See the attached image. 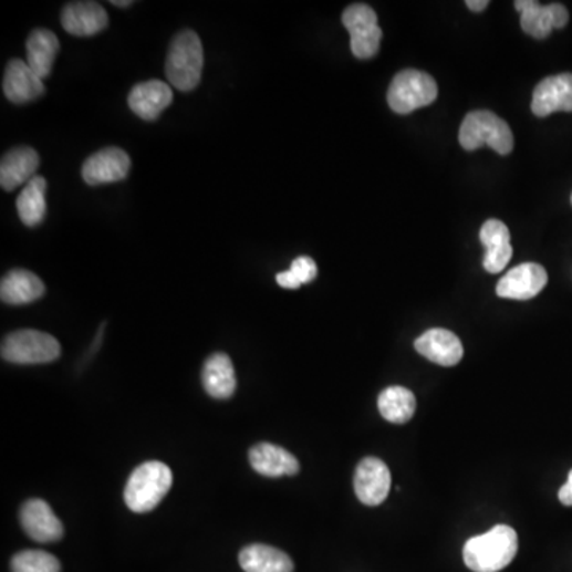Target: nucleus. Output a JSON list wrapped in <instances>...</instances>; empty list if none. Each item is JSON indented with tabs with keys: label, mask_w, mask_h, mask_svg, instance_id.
<instances>
[{
	"label": "nucleus",
	"mask_w": 572,
	"mask_h": 572,
	"mask_svg": "<svg viewBox=\"0 0 572 572\" xmlns=\"http://www.w3.org/2000/svg\"><path fill=\"white\" fill-rule=\"evenodd\" d=\"M277 283H279V285L282 288H287V290H297V288L301 287L290 271L280 272V274H277Z\"/></svg>",
	"instance_id": "c756f323"
},
{
	"label": "nucleus",
	"mask_w": 572,
	"mask_h": 572,
	"mask_svg": "<svg viewBox=\"0 0 572 572\" xmlns=\"http://www.w3.org/2000/svg\"><path fill=\"white\" fill-rule=\"evenodd\" d=\"M480 242L483 243L486 250L510 243L508 226L499 220H488L487 223L482 226V229H480Z\"/></svg>",
	"instance_id": "bb28decb"
},
{
	"label": "nucleus",
	"mask_w": 572,
	"mask_h": 572,
	"mask_svg": "<svg viewBox=\"0 0 572 572\" xmlns=\"http://www.w3.org/2000/svg\"><path fill=\"white\" fill-rule=\"evenodd\" d=\"M437 97V85L431 75L420 71H403L393 80L388 90V104L399 115H407L433 104Z\"/></svg>",
	"instance_id": "423d86ee"
},
{
	"label": "nucleus",
	"mask_w": 572,
	"mask_h": 572,
	"mask_svg": "<svg viewBox=\"0 0 572 572\" xmlns=\"http://www.w3.org/2000/svg\"><path fill=\"white\" fill-rule=\"evenodd\" d=\"M113 6H116V7H127V6H133V2H116V0H113Z\"/></svg>",
	"instance_id": "473e14b6"
},
{
	"label": "nucleus",
	"mask_w": 572,
	"mask_h": 572,
	"mask_svg": "<svg viewBox=\"0 0 572 572\" xmlns=\"http://www.w3.org/2000/svg\"><path fill=\"white\" fill-rule=\"evenodd\" d=\"M355 493L366 506H378L388 497L392 472L378 458H364L355 472Z\"/></svg>",
	"instance_id": "9b49d317"
},
{
	"label": "nucleus",
	"mask_w": 572,
	"mask_h": 572,
	"mask_svg": "<svg viewBox=\"0 0 572 572\" xmlns=\"http://www.w3.org/2000/svg\"><path fill=\"white\" fill-rule=\"evenodd\" d=\"M548 272L541 264L524 262L499 280L497 294L499 298L528 301L533 299L548 285Z\"/></svg>",
	"instance_id": "9d476101"
},
{
	"label": "nucleus",
	"mask_w": 572,
	"mask_h": 572,
	"mask_svg": "<svg viewBox=\"0 0 572 572\" xmlns=\"http://www.w3.org/2000/svg\"><path fill=\"white\" fill-rule=\"evenodd\" d=\"M513 249L510 243L506 246L495 247V249L486 250V257H483V268L490 274H499L505 271L506 266L509 264L510 258H512Z\"/></svg>",
	"instance_id": "cd10ccee"
},
{
	"label": "nucleus",
	"mask_w": 572,
	"mask_h": 572,
	"mask_svg": "<svg viewBox=\"0 0 572 572\" xmlns=\"http://www.w3.org/2000/svg\"><path fill=\"white\" fill-rule=\"evenodd\" d=\"M204 67V49L196 32L181 31L175 35L167 53L166 75L177 90H195L199 85Z\"/></svg>",
	"instance_id": "7ed1b4c3"
},
{
	"label": "nucleus",
	"mask_w": 572,
	"mask_h": 572,
	"mask_svg": "<svg viewBox=\"0 0 572 572\" xmlns=\"http://www.w3.org/2000/svg\"><path fill=\"white\" fill-rule=\"evenodd\" d=\"M40 158L35 149L17 147L7 152L0 163V185L6 191H13L28 185L35 177Z\"/></svg>",
	"instance_id": "a211bd4d"
},
{
	"label": "nucleus",
	"mask_w": 572,
	"mask_h": 572,
	"mask_svg": "<svg viewBox=\"0 0 572 572\" xmlns=\"http://www.w3.org/2000/svg\"><path fill=\"white\" fill-rule=\"evenodd\" d=\"M61 356V345L50 334L21 330L9 334L2 342V358L14 364L51 363Z\"/></svg>",
	"instance_id": "39448f33"
},
{
	"label": "nucleus",
	"mask_w": 572,
	"mask_h": 572,
	"mask_svg": "<svg viewBox=\"0 0 572 572\" xmlns=\"http://www.w3.org/2000/svg\"><path fill=\"white\" fill-rule=\"evenodd\" d=\"M12 572H61V563L49 552L24 550L13 557Z\"/></svg>",
	"instance_id": "a878e982"
},
{
	"label": "nucleus",
	"mask_w": 572,
	"mask_h": 572,
	"mask_svg": "<svg viewBox=\"0 0 572 572\" xmlns=\"http://www.w3.org/2000/svg\"><path fill=\"white\" fill-rule=\"evenodd\" d=\"M2 87L7 100L13 104L39 100L45 93L43 80L23 60H12L7 64Z\"/></svg>",
	"instance_id": "2eb2a0df"
},
{
	"label": "nucleus",
	"mask_w": 572,
	"mask_h": 572,
	"mask_svg": "<svg viewBox=\"0 0 572 572\" xmlns=\"http://www.w3.org/2000/svg\"><path fill=\"white\" fill-rule=\"evenodd\" d=\"M568 483L572 486V471L570 472V476H568Z\"/></svg>",
	"instance_id": "72a5a7b5"
},
{
	"label": "nucleus",
	"mask_w": 572,
	"mask_h": 572,
	"mask_svg": "<svg viewBox=\"0 0 572 572\" xmlns=\"http://www.w3.org/2000/svg\"><path fill=\"white\" fill-rule=\"evenodd\" d=\"M571 202H572V198H571Z\"/></svg>",
	"instance_id": "f704fd0d"
},
{
	"label": "nucleus",
	"mask_w": 572,
	"mask_h": 572,
	"mask_svg": "<svg viewBox=\"0 0 572 572\" xmlns=\"http://www.w3.org/2000/svg\"><path fill=\"white\" fill-rule=\"evenodd\" d=\"M290 272L298 280L299 285H304V283H311L312 280H315L319 269H316L315 261L312 258L299 257L291 264Z\"/></svg>",
	"instance_id": "c85d7f7f"
},
{
	"label": "nucleus",
	"mask_w": 572,
	"mask_h": 572,
	"mask_svg": "<svg viewBox=\"0 0 572 572\" xmlns=\"http://www.w3.org/2000/svg\"><path fill=\"white\" fill-rule=\"evenodd\" d=\"M46 180L40 175H35L24 188L21 189L17 199L18 215L29 228H34L42 223L46 215Z\"/></svg>",
	"instance_id": "b1692460"
},
{
	"label": "nucleus",
	"mask_w": 572,
	"mask_h": 572,
	"mask_svg": "<svg viewBox=\"0 0 572 572\" xmlns=\"http://www.w3.org/2000/svg\"><path fill=\"white\" fill-rule=\"evenodd\" d=\"M173 90L162 80L138 83L131 90L129 97H127L131 111L145 122L158 118L173 104Z\"/></svg>",
	"instance_id": "4468645a"
},
{
	"label": "nucleus",
	"mask_w": 572,
	"mask_h": 572,
	"mask_svg": "<svg viewBox=\"0 0 572 572\" xmlns=\"http://www.w3.org/2000/svg\"><path fill=\"white\" fill-rule=\"evenodd\" d=\"M417 401L414 393L404 386H389L378 396V410L392 424H407L414 417Z\"/></svg>",
	"instance_id": "393cba45"
},
{
	"label": "nucleus",
	"mask_w": 572,
	"mask_h": 572,
	"mask_svg": "<svg viewBox=\"0 0 572 572\" xmlns=\"http://www.w3.org/2000/svg\"><path fill=\"white\" fill-rule=\"evenodd\" d=\"M174 477L169 466L148 461L131 474L125 488V501L133 512H149L163 501L173 487Z\"/></svg>",
	"instance_id": "f03ea898"
},
{
	"label": "nucleus",
	"mask_w": 572,
	"mask_h": 572,
	"mask_svg": "<svg viewBox=\"0 0 572 572\" xmlns=\"http://www.w3.org/2000/svg\"><path fill=\"white\" fill-rule=\"evenodd\" d=\"M21 524H23L25 534L34 541L56 542L63 538L64 527L56 513L50 508L49 502L42 499H29L21 508Z\"/></svg>",
	"instance_id": "f8f14e48"
},
{
	"label": "nucleus",
	"mask_w": 572,
	"mask_h": 572,
	"mask_svg": "<svg viewBox=\"0 0 572 572\" xmlns=\"http://www.w3.org/2000/svg\"><path fill=\"white\" fill-rule=\"evenodd\" d=\"M239 563L246 572H293L294 564L282 550L253 544L240 552Z\"/></svg>",
	"instance_id": "5701e85b"
},
{
	"label": "nucleus",
	"mask_w": 572,
	"mask_h": 572,
	"mask_svg": "<svg viewBox=\"0 0 572 572\" xmlns=\"http://www.w3.org/2000/svg\"><path fill=\"white\" fill-rule=\"evenodd\" d=\"M202 384L215 399H228L235 395L237 378L232 361L226 353H215L204 364Z\"/></svg>",
	"instance_id": "aec40b11"
},
{
	"label": "nucleus",
	"mask_w": 572,
	"mask_h": 572,
	"mask_svg": "<svg viewBox=\"0 0 572 572\" xmlns=\"http://www.w3.org/2000/svg\"><path fill=\"white\" fill-rule=\"evenodd\" d=\"M531 111L541 118L555 112H572V74L542 80L535 86Z\"/></svg>",
	"instance_id": "ddd939ff"
},
{
	"label": "nucleus",
	"mask_w": 572,
	"mask_h": 572,
	"mask_svg": "<svg viewBox=\"0 0 572 572\" xmlns=\"http://www.w3.org/2000/svg\"><path fill=\"white\" fill-rule=\"evenodd\" d=\"M466 6H468L472 12H482V10H486L488 7V0H480V2L479 0H468Z\"/></svg>",
	"instance_id": "2f4dec72"
},
{
	"label": "nucleus",
	"mask_w": 572,
	"mask_h": 572,
	"mask_svg": "<svg viewBox=\"0 0 572 572\" xmlns=\"http://www.w3.org/2000/svg\"><path fill=\"white\" fill-rule=\"evenodd\" d=\"M460 144L468 152L487 145L499 155H509L513 148V136L505 119L488 111H477L462 119Z\"/></svg>",
	"instance_id": "20e7f679"
},
{
	"label": "nucleus",
	"mask_w": 572,
	"mask_h": 572,
	"mask_svg": "<svg viewBox=\"0 0 572 572\" xmlns=\"http://www.w3.org/2000/svg\"><path fill=\"white\" fill-rule=\"evenodd\" d=\"M559 498L561 501V505L568 506V508H571L572 506V486L570 483H564L563 487L560 488L559 491Z\"/></svg>",
	"instance_id": "7c9ffc66"
},
{
	"label": "nucleus",
	"mask_w": 572,
	"mask_h": 572,
	"mask_svg": "<svg viewBox=\"0 0 572 572\" xmlns=\"http://www.w3.org/2000/svg\"><path fill=\"white\" fill-rule=\"evenodd\" d=\"M415 350L426 360L446 367L457 366L465 353L460 339L443 327H433L422 334L415 341Z\"/></svg>",
	"instance_id": "dca6fc26"
},
{
	"label": "nucleus",
	"mask_w": 572,
	"mask_h": 572,
	"mask_svg": "<svg viewBox=\"0 0 572 572\" xmlns=\"http://www.w3.org/2000/svg\"><path fill=\"white\" fill-rule=\"evenodd\" d=\"M519 552V535L508 524H497L486 534L469 539L462 549V560L474 572L505 570Z\"/></svg>",
	"instance_id": "f257e3e1"
},
{
	"label": "nucleus",
	"mask_w": 572,
	"mask_h": 572,
	"mask_svg": "<svg viewBox=\"0 0 572 572\" xmlns=\"http://www.w3.org/2000/svg\"><path fill=\"white\" fill-rule=\"evenodd\" d=\"M25 49H28L25 63L40 79L45 80L51 74L58 51H60V40L56 34L49 29H35L29 35Z\"/></svg>",
	"instance_id": "4be33fe9"
},
{
	"label": "nucleus",
	"mask_w": 572,
	"mask_h": 572,
	"mask_svg": "<svg viewBox=\"0 0 572 572\" xmlns=\"http://www.w3.org/2000/svg\"><path fill=\"white\" fill-rule=\"evenodd\" d=\"M45 294V285L38 275L24 269H14L0 283V298L6 304L23 305Z\"/></svg>",
	"instance_id": "412c9836"
},
{
	"label": "nucleus",
	"mask_w": 572,
	"mask_h": 572,
	"mask_svg": "<svg viewBox=\"0 0 572 572\" xmlns=\"http://www.w3.org/2000/svg\"><path fill=\"white\" fill-rule=\"evenodd\" d=\"M342 24L350 34V49L358 60H370L381 49L382 29L377 13L366 3L350 6L342 14Z\"/></svg>",
	"instance_id": "0eeeda50"
},
{
	"label": "nucleus",
	"mask_w": 572,
	"mask_h": 572,
	"mask_svg": "<svg viewBox=\"0 0 572 572\" xmlns=\"http://www.w3.org/2000/svg\"><path fill=\"white\" fill-rule=\"evenodd\" d=\"M131 159L125 149L108 147L94 153L82 167V177L91 187L125 180Z\"/></svg>",
	"instance_id": "6e6552de"
},
{
	"label": "nucleus",
	"mask_w": 572,
	"mask_h": 572,
	"mask_svg": "<svg viewBox=\"0 0 572 572\" xmlns=\"http://www.w3.org/2000/svg\"><path fill=\"white\" fill-rule=\"evenodd\" d=\"M516 10L522 14V29L534 39L549 38L553 29H561L570 21V13L561 3L542 7L533 0H519Z\"/></svg>",
	"instance_id": "1a4fd4ad"
},
{
	"label": "nucleus",
	"mask_w": 572,
	"mask_h": 572,
	"mask_svg": "<svg viewBox=\"0 0 572 572\" xmlns=\"http://www.w3.org/2000/svg\"><path fill=\"white\" fill-rule=\"evenodd\" d=\"M61 24L69 34L91 38L108 25L107 12L96 2H72L61 13Z\"/></svg>",
	"instance_id": "f3484780"
},
{
	"label": "nucleus",
	"mask_w": 572,
	"mask_h": 572,
	"mask_svg": "<svg viewBox=\"0 0 572 572\" xmlns=\"http://www.w3.org/2000/svg\"><path fill=\"white\" fill-rule=\"evenodd\" d=\"M250 465L258 474L266 477L297 476L299 461L285 448L274 444L262 443L251 448Z\"/></svg>",
	"instance_id": "6ab92c4d"
}]
</instances>
